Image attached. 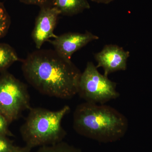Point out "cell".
I'll return each mask as SVG.
<instances>
[{
    "label": "cell",
    "instance_id": "1",
    "mask_svg": "<svg viewBox=\"0 0 152 152\" xmlns=\"http://www.w3.org/2000/svg\"><path fill=\"white\" fill-rule=\"evenodd\" d=\"M22 69L28 83L43 94L68 99L78 94L82 73L55 50L32 52L23 61Z\"/></svg>",
    "mask_w": 152,
    "mask_h": 152
},
{
    "label": "cell",
    "instance_id": "2",
    "mask_svg": "<svg viewBox=\"0 0 152 152\" xmlns=\"http://www.w3.org/2000/svg\"><path fill=\"white\" fill-rule=\"evenodd\" d=\"M73 127L86 137L100 142H113L125 135L129 122L124 115L110 106L85 102L74 111Z\"/></svg>",
    "mask_w": 152,
    "mask_h": 152
},
{
    "label": "cell",
    "instance_id": "3",
    "mask_svg": "<svg viewBox=\"0 0 152 152\" xmlns=\"http://www.w3.org/2000/svg\"><path fill=\"white\" fill-rule=\"evenodd\" d=\"M29 110L20 129L26 146L31 149L63 141L66 133L61 123L63 118L70 111L69 106L57 111L38 107L31 108Z\"/></svg>",
    "mask_w": 152,
    "mask_h": 152
},
{
    "label": "cell",
    "instance_id": "4",
    "mask_svg": "<svg viewBox=\"0 0 152 152\" xmlns=\"http://www.w3.org/2000/svg\"><path fill=\"white\" fill-rule=\"evenodd\" d=\"M30 107L26 86L8 73L0 75V113L10 123Z\"/></svg>",
    "mask_w": 152,
    "mask_h": 152
},
{
    "label": "cell",
    "instance_id": "5",
    "mask_svg": "<svg viewBox=\"0 0 152 152\" xmlns=\"http://www.w3.org/2000/svg\"><path fill=\"white\" fill-rule=\"evenodd\" d=\"M92 62L87 63L82 73L78 94L87 102L104 104L120 96L117 84L102 75Z\"/></svg>",
    "mask_w": 152,
    "mask_h": 152
},
{
    "label": "cell",
    "instance_id": "6",
    "mask_svg": "<svg viewBox=\"0 0 152 152\" xmlns=\"http://www.w3.org/2000/svg\"><path fill=\"white\" fill-rule=\"evenodd\" d=\"M40 8L32 33V37L37 50L40 49L44 43L49 39L56 37L54 34V31L58 17L61 15L59 11L54 6Z\"/></svg>",
    "mask_w": 152,
    "mask_h": 152
},
{
    "label": "cell",
    "instance_id": "7",
    "mask_svg": "<svg viewBox=\"0 0 152 152\" xmlns=\"http://www.w3.org/2000/svg\"><path fill=\"white\" fill-rule=\"evenodd\" d=\"M99 39L97 36L87 31L85 33L69 32L57 36L50 42L58 54L66 59L71 60L74 53Z\"/></svg>",
    "mask_w": 152,
    "mask_h": 152
},
{
    "label": "cell",
    "instance_id": "8",
    "mask_svg": "<svg viewBox=\"0 0 152 152\" xmlns=\"http://www.w3.org/2000/svg\"><path fill=\"white\" fill-rule=\"evenodd\" d=\"M130 56L129 52L115 45H106L100 52L95 55L97 62L96 67H102L105 76L127 69V62Z\"/></svg>",
    "mask_w": 152,
    "mask_h": 152
},
{
    "label": "cell",
    "instance_id": "9",
    "mask_svg": "<svg viewBox=\"0 0 152 152\" xmlns=\"http://www.w3.org/2000/svg\"><path fill=\"white\" fill-rule=\"evenodd\" d=\"M53 6L64 15H75L90 8L87 0H54Z\"/></svg>",
    "mask_w": 152,
    "mask_h": 152
},
{
    "label": "cell",
    "instance_id": "10",
    "mask_svg": "<svg viewBox=\"0 0 152 152\" xmlns=\"http://www.w3.org/2000/svg\"><path fill=\"white\" fill-rule=\"evenodd\" d=\"M19 60L16 53L10 46L0 43V72L4 71Z\"/></svg>",
    "mask_w": 152,
    "mask_h": 152
},
{
    "label": "cell",
    "instance_id": "11",
    "mask_svg": "<svg viewBox=\"0 0 152 152\" xmlns=\"http://www.w3.org/2000/svg\"><path fill=\"white\" fill-rule=\"evenodd\" d=\"M37 152H82L79 149L61 141L40 147Z\"/></svg>",
    "mask_w": 152,
    "mask_h": 152
},
{
    "label": "cell",
    "instance_id": "12",
    "mask_svg": "<svg viewBox=\"0 0 152 152\" xmlns=\"http://www.w3.org/2000/svg\"><path fill=\"white\" fill-rule=\"evenodd\" d=\"M10 25V19L3 3L0 2V39L7 32Z\"/></svg>",
    "mask_w": 152,
    "mask_h": 152
},
{
    "label": "cell",
    "instance_id": "13",
    "mask_svg": "<svg viewBox=\"0 0 152 152\" xmlns=\"http://www.w3.org/2000/svg\"><path fill=\"white\" fill-rule=\"evenodd\" d=\"M6 137L0 134V152H12L15 146Z\"/></svg>",
    "mask_w": 152,
    "mask_h": 152
},
{
    "label": "cell",
    "instance_id": "14",
    "mask_svg": "<svg viewBox=\"0 0 152 152\" xmlns=\"http://www.w3.org/2000/svg\"><path fill=\"white\" fill-rule=\"evenodd\" d=\"M27 4L34 5L40 7L53 6L54 0H19Z\"/></svg>",
    "mask_w": 152,
    "mask_h": 152
},
{
    "label": "cell",
    "instance_id": "15",
    "mask_svg": "<svg viewBox=\"0 0 152 152\" xmlns=\"http://www.w3.org/2000/svg\"><path fill=\"white\" fill-rule=\"evenodd\" d=\"M9 123L5 118L0 113V134L4 136H12L9 130Z\"/></svg>",
    "mask_w": 152,
    "mask_h": 152
},
{
    "label": "cell",
    "instance_id": "16",
    "mask_svg": "<svg viewBox=\"0 0 152 152\" xmlns=\"http://www.w3.org/2000/svg\"><path fill=\"white\" fill-rule=\"evenodd\" d=\"M31 149L27 146L24 147H14L12 152H31Z\"/></svg>",
    "mask_w": 152,
    "mask_h": 152
},
{
    "label": "cell",
    "instance_id": "17",
    "mask_svg": "<svg viewBox=\"0 0 152 152\" xmlns=\"http://www.w3.org/2000/svg\"><path fill=\"white\" fill-rule=\"evenodd\" d=\"M91 1L98 4H108L113 2L114 0H91Z\"/></svg>",
    "mask_w": 152,
    "mask_h": 152
}]
</instances>
